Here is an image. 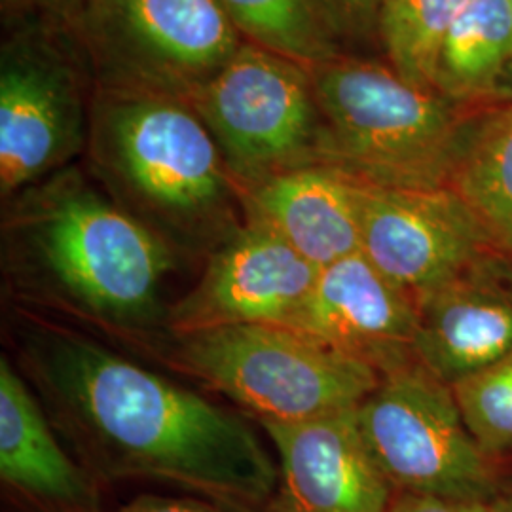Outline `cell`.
I'll return each instance as SVG.
<instances>
[{
    "label": "cell",
    "instance_id": "1",
    "mask_svg": "<svg viewBox=\"0 0 512 512\" xmlns=\"http://www.w3.org/2000/svg\"><path fill=\"white\" fill-rule=\"evenodd\" d=\"M16 344L21 374L95 480L167 482L224 511L268 512L279 467L241 416L57 323L25 319Z\"/></svg>",
    "mask_w": 512,
    "mask_h": 512
},
{
    "label": "cell",
    "instance_id": "2",
    "mask_svg": "<svg viewBox=\"0 0 512 512\" xmlns=\"http://www.w3.org/2000/svg\"><path fill=\"white\" fill-rule=\"evenodd\" d=\"M177 256L74 169L10 198L2 270L21 300L120 338L165 330L162 289Z\"/></svg>",
    "mask_w": 512,
    "mask_h": 512
},
{
    "label": "cell",
    "instance_id": "3",
    "mask_svg": "<svg viewBox=\"0 0 512 512\" xmlns=\"http://www.w3.org/2000/svg\"><path fill=\"white\" fill-rule=\"evenodd\" d=\"M86 148L110 200L177 258H207L245 224L238 183L183 99L97 92Z\"/></svg>",
    "mask_w": 512,
    "mask_h": 512
},
{
    "label": "cell",
    "instance_id": "4",
    "mask_svg": "<svg viewBox=\"0 0 512 512\" xmlns=\"http://www.w3.org/2000/svg\"><path fill=\"white\" fill-rule=\"evenodd\" d=\"M323 116L321 165L384 188L448 186L484 109L408 84L389 65L338 55L308 67Z\"/></svg>",
    "mask_w": 512,
    "mask_h": 512
},
{
    "label": "cell",
    "instance_id": "5",
    "mask_svg": "<svg viewBox=\"0 0 512 512\" xmlns=\"http://www.w3.org/2000/svg\"><path fill=\"white\" fill-rule=\"evenodd\" d=\"M169 365L202 380L256 421H300L357 408L382 376L287 325L162 332Z\"/></svg>",
    "mask_w": 512,
    "mask_h": 512
},
{
    "label": "cell",
    "instance_id": "6",
    "mask_svg": "<svg viewBox=\"0 0 512 512\" xmlns=\"http://www.w3.org/2000/svg\"><path fill=\"white\" fill-rule=\"evenodd\" d=\"M69 37L97 92L183 101L247 42L217 0H88Z\"/></svg>",
    "mask_w": 512,
    "mask_h": 512
},
{
    "label": "cell",
    "instance_id": "7",
    "mask_svg": "<svg viewBox=\"0 0 512 512\" xmlns=\"http://www.w3.org/2000/svg\"><path fill=\"white\" fill-rule=\"evenodd\" d=\"M357 421L395 494L482 505L505 492L495 459L467 429L452 387L420 363L384 376L357 406Z\"/></svg>",
    "mask_w": 512,
    "mask_h": 512
},
{
    "label": "cell",
    "instance_id": "8",
    "mask_svg": "<svg viewBox=\"0 0 512 512\" xmlns=\"http://www.w3.org/2000/svg\"><path fill=\"white\" fill-rule=\"evenodd\" d=\"M211 131L239 188L321 165L323 116L310 71L249 40L186 101Z\"/></svg>",
    "mask_w": 512,
    "mask_h": 512
},
{
    "label": "cell",
    "instance_id": "9",
    "mask_svg": "<svg viewBox=\"0 0 512 512\" xmlns=\"http://www.w3.org/2000/svg\"><path fill=\"white\" fill-rule=\"evenodd\" d=\"M61 31L27 27L4 40L0 57V194L67 169L88 147L78 50L55 46Z\"/></svg>",
    "mask_w": 512,
    "mask_h": 512
},
{
    "label": "cell",
    "instance_id": "10",
    "mask_svg": "<svg viewBox=\"0 0 512 512\" xmlns=\"http://www.w3.org/2000/svg\"><path fill=\"white\" fill-rule=\"evenodd\" d=\"M361 253L393 283L431 293L497 253L450 186L384 188L357 183Z\"/></svg>",
    "mask_w": 512,
    "mask_h": 512
},
{
    "label": "cell",
    "instance_id": "11",
    "mask_svg": "<svg viewBox=\"0 0 512 512\" xmlns=\"http://www.w3.org/2000/svg\"><path fill=\"white\" fill-rule=\"evenodd\" d=\"M205 260L198 283L169 306L164 332L287 325L321 274L285 241L249 224Z\"/></svg>",
    "mask_w": 512,
    "mask_h": 512
},
{
    "label": "cell",
    "instance_id": "12",
    "mask_svg": "<svg viewBox=\"0 0 512 512\" xmlns=\"http://www.w3.org/2000/svg\"><path fill=\"white\" fill-rule=\"evenodd\" d=\"M418 300L363 253L321 270L287 327L374 368L382 378L416 365Z\"/></svg>",
    "mask_w": 512,
    "mask_h": 512
},
{
    "label": "cell",
    "instance_id": "13",
    "mask_svg": "<svg viewBox=\"0 0 512 512\" xmlns=\"http://www.w3.org/2000/svg\"><path fill=\"white\" fill-rule=\"evenodd\" d=\"M260 427L279 459L268 512L389 511L395 492L366 446L357 408Z\"/></svg>",
    "mask_w": 512,
    "mask_h": 512
},
{
    "label": "cell",
    "instance_id": "14",
    "mask_svg": "<svg viewBox=\"0 0 512 512\" xmlns=\"http://www.w3.org/2000/svg\"><path fill=\"white\" fill-rule=\"evenodd\" d=\"M416 359L446 385L512 351V260L492 253L418 298Z\"/></svg>",
    "mask_w": 512,
    "mask_h": 512
},
{
    "label": "cell",
    "instance_id": "15",
    "mask_svg": "<svg viewBox=\"0 0 512 512\" xmlns=\"http://www.w3.org/2000/svg\"><path fill=\"white\" fill-rule=\"evenodd\" d=\"M245 224L274 234L317 268L361 253L357 184L327 165L239 188Z\"/></svg>",
    "mask_w": 512,
    "mask_h": 512
},
{
    "label": "cell",
    "instance_id": "16",
    "mask_svg": "<svg viewBox=\"0 0 512 512\" xmlns=\"http://www.w3.org/2000/svg\"><path fill=\"white\" fill-rule=\"evenodd\" d=\"M0 478L40 512H101L97 480L55 437L37 393L0 357Z\"/></svg>",
    "mask_w": 512,
    "mask_h": 512
},
{
    "label": "cell",
    "instance_id": "17",
    "mask_svg": "<svg viewBox=\"0 0 512 512\" xmlns=\"http://www.w3.org/2000/svg\"><path fill=\"white\" fill-rule=\"evenodd\" d=\"M512 14L507 0H469L440 50L435 92L465 107L509 101Z\"/></svg>",
    "mask_w": 512,
    "mask_h": 512
},
{
    "label": "cell",
    "instance_id": "18",
    "mask_svg": "<svg viewBox=\"0 0 512 512\" xmlns=\"http://www.w3.org/2000/svg\"><path fill=\"white\" fill-rule=\"evenodd\" d=\"M448 186L512 260V99L480 112Z\"/></svg>",
    "mask_w": 512,
    "mask_h": 512
},
{
    "label": "cell",
    "instance_id": "19",
    "mask_svg": "<svg viewBox=\"0 0 512 512\" xmlns=\"http://www.w3.org/2000/svg\"><path fill=\"white\" fill-rule=\"evenodd\" d=\"M469 0H384L378 38L389 67L412 86L435 90L440 50Z\"/></svg>",
    "mask_w": 512,
    "mask_h": 512
},
{
    "label": "cell",
    "instance_id": "20",
    "mask_svg": "<svg viewBox=\"0 0 512 512\" xmlns=\"http://www.w3.org/2000/svg\"><path fill=\"white\" fill-rule=\"evenodd\" d=\"M251 44L306 67L342 55L311 8L310 0H217Z\"/></svg>",
    "mask_w": 512,
    "mask_h": 512
},
{
    "label": "cell",
    "instance_id": "21",
    "mask_svg": "<svg viewBox=\"0 0 512 512\" xmlns=\"http://www.w3.org/2000/svg\"><path fill=\"white\" fill-rule=\"evenodd\" d=\"M450 387L478 446L495 461L512 454V351Z\"/></svg>",
    "mask_w": 512,
    "mask_h": 512
},
{
    "label": "cell",
    "instance_id": "22",
    "mask_svg": "<svg viewBox=\"0 0 512 512\" xmlns=\"http://www.w3.org/2000/svg\"><path fill=\"white\" fill-rule=\"evenodd\" d=\"M310 4L342 54L344 44H357L378 35L384 0H310Z\"/></svg>",
    "mask_w": 512,
    "mask_h": 512
},
{
    "label": "cell",
    "instance_id": "23",
    "mask_svg": "<svg viewBox=\"0 0 512 512\" xmlns=\"http://www.w3.org/2000/svg\"><path fill=\"white\" fill-rule=\"evenodd\" d=\"M2 16L18 29L38 27L69 33L82 16L88 0H0Z\"/></svg>",
    "mask_w": 512,
    "mask_h": 512
},
{
    "label": "cell",
    "instance_id": "24",
    "mask_svg": "<svg viewBox=\"0 0 512 512\" xmlns=\"http://www.w3.org/2000/svg\"><path fill=\"white\" fill-rule=\"evenodd\" d=\"M114 512H224V509L202 497L143 494Z\"/></svg>",
    "mask_w": 512,
    "mask_h": 512
},
{
    "label": "cell",
    "instance_id": "25",
    "mask_svg": "<svg viewBox=\"0 0 512 512\" xmlns=\"http://www.w3.org/2000/svg\"><path fill=\"white\" fill-rule=\"evenodd\" d=\"M478 507L423 495L395 494L387 512H476Z\"/></svg>",
    "mask_w": 512,
    "mask_h": 512
},
{
    "label": "cell",
    "instance_id": "26",
    "mask_svg": "<svg viewBox=\"0 0 512 512\" xmlns=\"http://www.w3.org/2000/svg\"><path fill=\"white\" fill-rule=\"evenodd\" d=\"M476 512H512V492H503L492 501L482 503Z\"/></svg>",
    "mask_w": 512,
    "mask_h": 512
},
{
    "label": "cell",
    "instance_id": "27",
    "mask_svg": "<svg viewBox=\"0 0 512 512\" xmlns=\"http://www.w3.org/2000/svg\"><path fill=\"white\" fill-rule=\"evenodd\" d=\"M509 2V8H511L512 14V0H507ZM509 95H511L512 99V61H511V71H509Z\"/></svg>",
    "mask_w": 512,
    "mask_h": 512
}]
</instances>
